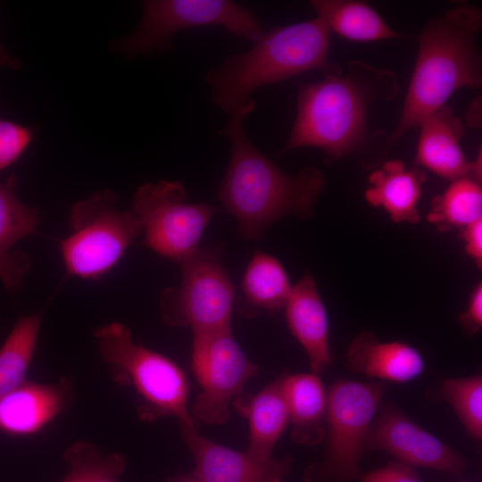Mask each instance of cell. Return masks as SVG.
Here are the masks:
<instances>
[{
	"label": "cell",
	"instance_id": "cell-20",
	"mask_svg": "<svg viewBox=\"0 0 482 482\" xmlns=\"http://www.w3.org/2000/svg\"><path fill=\"white\" fill-rule=\"evenodd\" d=\"M425 179L423 171L408 169L400 160H389L369 176L364 197L370 205L382 207L394 222L415 224L420 220L417 204Z\"/></svg>",
	"mask_w": 482,
	"mask_h": 482
},
{
	"label": "cell",
	"instance_id": "cell-5",
	"mask_svg": "<svg viewBox=\"0 0 482 482\" xmlns=\"http://www.w3.org/2000/svg\"><path fill=\"white\" fill-rule=\"evenodd\" d=\"M94 337L112 378L137 395L141 420L173 417L179 426L196 423L187 407V376L176 362L136 343L129 328L120 322L97 328Z\"/></svg>",
	"mask_w": 482,
	"mask_h": 482
},
{
	"label": "cell",
	"instance_id": "cell-15",
	"mask_svg": "<svg viewBox=\"0 0 482 482\" xmlns=\"http://www.w3.org/2000/svg\"><path fill=\"white\" fill-rule=\"evenodd\" d=\"M71 394L65 378L54 384L25 380L0 396V430L14 436L37 432L64 409Z\"/></svg>",
	"mask_w": 482,
	"mask_h": 482
},
{
	"label": "cell",
	"instance_id": "cell-3",
	"mask_svg": "<svg viewBox=\"0 0 482 482\" xmlns=\"http://www.w3.org/2000/svg\"><path fill=\"white\" fill-rule=\"evenodd\" d=\"M330 30L319 17L264 30L249 50L228 57L205 77L212 98L229 118L245 120L255 109L252 94L261 87L302 73L341 71L328 61Z\"/></svg>",
	"mask_w": 482,
	"mask_h": 482
},
{
	"label": "cell",
	"instance_id": "cell-19",
	"mask_svg": "<svg viewBox=\"0 0 482 482\" xmlns=\"http://www.w3.org/2000/svg\"><path fill=\"white\" fill-rule=\"evenodd\" d=\"M286 372L256 394L239 395L233 404L248 422V445L245 450L253 456L270 459L273 448L286 429L288 420L283 393Z\"/></svg>",
	"mask_w": 482,
	"mask_h": 482
},
{
	"label": "cell",
	"instance_id": "cell-33",
	"mask_svg": "<svg viewBox=\"0 0 482 482\" xmlns=\"http://www.w3.org/2000/svg\"><path fill=\"white\" fill-rule=\"evenodd\" d=\"M168 482H198L193 474L179 475L169 479Z\"/></svg>",
	"mask_w": 482,
	"mask_h": 482
},
{
	"label": "cell",
	"instance_id": "cell-7",
	"mask_svg": "<svg viewBox=\"0 0 482 482\" xmlns=\"http://www.w3.org/2000/svg\"><path fill=\"white\" fill-rule=\"evenodd\" d=\"M385 391L378 382L337 379L329 386L326 453L307 469L305 482H349L358 478L360 459Z\"/></svg>",
	"mask_w": 482,
	"mask_h": 482
},
{
	"label": "cell",
	"instance_id": "cell-27",
	"mask_svg": "<svg viewBox=\"0 0 482 482\" xmlns=\"http://www.w3.org/2000/svg\"><path fill=\"white\" fill-rule=\"evenodd\" d=\"M440 394L454 411L469 435L480 441L482 437V377L448 378Z\"/></svg>",
	"mask_w": 482,
	"mask_h": 482
},
{
	"label": "cell",
	"instance_id": "cell-1",
	"mask_svg": "<svg viewBox=\"0 0 482 482\" xmlns=\"http://www.w3.org/2000/svg\"><path fill=\"white\" fill-rule=\"evenodd\" d=\"M399 89L394 71L362 61L300 85L295 120L281 154L309 146L322 150L328 161L354 156L365 167L379 163L393 144L390 134L370 128L371 111Z\"/></svg>",
	"mask_w": 482,
	"mask_h": 482
},
{
	"label": "cell",
	"instance_id": "cell-30",
	"mask_svg": "<svg viewBox=\"0 0 482 482\" xmlns=\"http://www.w3.org/2000/svg\"><path fill=\"white\" fill-rule=\"evenodd\" d=\"M459 321L467 333H478L482 327V284L473 289L467 309L459 317Z\"/></svg>",
	"mask_w": 482,
	"mask_h": 482
},
{
	"label": "cell",
	"instance_id": "cell-10",
	"mask_svg": "<svg viewBox=\"0 0 482 482\" xmlns=\"http://www.w3.org/2000/svg\"><path fill=\"white\" fill-rule=\"evenodd\" d=\"M186 197L180 181L145 183L135 192L130 209L141 224L145 245L179 263L198 249L207 225L222 211L209 204L187 203Z\"/></svg>",
	"mask_w": 482,
	"mask_h": 482
},
{
	"label": "cell",
	"instance_id": "cell-29",
	"mask_svg": "<svg viewBox=\"0 0 482 482\" xmlns=\"http://www.w3.org/2000/svg\"><path fill=\"white\" fill-rule=\"evenodd\" d=\"M361 482H423L412 467L399 461L358 476Z\"/></svg>",
	"mask_w": 482,
	"mask_h": 482
},
{
	"label": "cell",
	"instance_id": "cell-23",
	"mask_svg": "<svg viewBox=\"0 0 482 482\" xmlns=\"http://www.w3.org/2000/svg\"><path fill=\"white\" fill-rule=\"evenodd\" d=\"M310 4L328 29L355 42L401 37L367 3L353 0H312Z\"/></svg>",
	"mask_w": 482,
	"mask_h": 482
},
{
	"label": "cell",
	"instance_id": "cell-4",
	"mask_svg": "<svg viewBox=\"0 0 482 482\" xmlns=\"http://www.w3.org/2000/svg\"><path fill=\"white\" fill-rule=\"evenodd\" d=\"M481 11L461 4L430 18L419 48L399 120L390 134L393 145L464 87H480L482 59L477 36Z\"/></svg>",
	"mask_w": 482,
	"mask_h": 482
},
{
	"label": "cell",
	"instance_id": "cell-24",
	"mask_svg": "<svg viewBox=\"0 0 482 482\" xmlns=\"http://www.w3.org/2000/svg\"><path fill=\"white\" fill-rule=\"evenodd\" d=\"M482 219L480 183L470 178L453 180L441 195L434 197L427 220L437 230L446 232L462 229Z\"/></svg>",
	"mask_w": 482,
	"mask_h": 482
},
{
	"label": "cell",
	"instance_id": "cell-31",
	"mask_svg": "<svg viewBox=\"0 0 482 482\" xmlns=\"http://www.w3.org/2000/svg\"><path fill=\"white\" fill-rule=\"evenodd\" d=\"M466 253L471 257L478 268L482 265V219L461 229Z\"/></svg>",
	"mask_w": 482,
	"mask_h": 482
},
{
	"label": "cell",
	"instance_id": "cell-9",
	"mask_svg": "<svg viewBox=\"0 0 482 482\" xmlns=\"http://www.w3.org/2000/svg\"><path fill=\"white\" fill-rule=\"evenodd\" d=\"M143 5L136 29L112 44L129 58L170 49L183 29L220 26L251 43L265 30L252 12L229 0H147Z\"/></svg>",
	"mask_w": 482,
	"mask_h": 482
},
{
	"label": "cell",
	"instance_id": "cell-28",
	"mask_svg": "<svg viewBox=\"0 0 482 482\" xmlns=\"http://www.w3.org/2000/svg\"><path fill=\"white\" fill-rule=\"evenodd\" d=\"M31 139L28 127L0 120V170L14 162Z\"/></svg>",
	"mask_w": 482,
	"mask_h": 482
},
{
	"label": "cell",
	"instance_id": "cell-32",
	"mask_svg": "<svg viewBox=\"0 0 482 482\" xmlns=\"http://www.w3.org/2000/svg\"><path fill=\"white\" fill-rule=\"evenodd\" d=\"M21 62L10 55L3 47L0 42V67H7L10 69H19Z\"/></svg>",
	"mask_w": 482,
	"mask_h": 482
},
{
	"label": "cell",
	"instance_id": "cell-8",
	"mask_svg": "<svg viewBox=\"0 0 482 482\" xmlns=\"http://www.w3.org/2000/svg\"><path fill=\"white\" fill-rule=\"evenodd\" d=\"M221 243L198 247L181 265L177 287L165 288L159 300L162 320L188 327L193 334L231 328L235 290L221 258Z\"/></svg>",
	"mask_w": 482,
	"mask_h": 482
},
{
	"label": "cell",
	"instance_id": "cell-26",
	"mask_svg": "<svg viewBox=\"0 0 482 482\" xmlns=\"http://www.w3.org/2000/svg\"><path fill=\"white\" fill-rule=\"evenodd\" d=\"M69 466L59 482H120L127 461L119 453H104L96 445L79 441L63 453Z\"/></svg>",
	"mask_w": 482,
	"mask_h": 482
},
{
	"label": "cell",
	"instance_id": "cell-2",
	"mask_svg": "<svg viewBox=\"0 0 482 482\" xmlns=\"http://www.w3.org/2000/svg\"><path fill=\"white\" fill-rule=\"evenodd\" d=\"M230 143V156L218 187V199L237 221V233L258 240L276 220L289 214L313 215L324 189V173L314 167L285 172L248 138L244 120L229 118L219 131Z\"/></svg>",
	"mask_w": 482,
	"mask_h": 482
},
{
	"label": "cell",
	"instance_id": "cell-14",
	"mask_svg": "<svg viewBox=\"0 0 482 482\" xmlns=\"http://www.w3.org/2000/svg\"><path fill=\"white\" fill-rule=\"evenodd\" d=\"M415 163L450 180L470 178L481 183V151L469 162L460 141L464 134L461 120L445 104L422 120Z\"/></svg>",
	"mask_w": 482,
	"mask_h": 482
},
{
	"label": "cell",
	"instance_id": "cell-18",
	"mask_svg": "<svg viewBox=\"0 0 482 482\" xmlns=\"http://www.w3.org/2000/svg\"><path fill=\"white\" fill-rule=\"evenodd\" d=\"M348 368L369 378L406 383L425 369L422 355L402 341L383 342L369 331L359 334L346 351Z\"/></svg>",
	"mask_w": 482,
	"mask_h": 482
},
{
	"label": "cell",
	"instance_id": "cell-34",
	"mask_svg": "<svg viewBox=\"0 0 482 482\" xmlns=\"http://www.w3.org/2000/svg\"><path fill=\"white\" fill-rule=\"evenodd\" d=\"M273 482H284V481H283V479H277V480H275Z\"/></svg>",
	"mask_w": 482,
	"mask_h": 482
},
{
	"label": "cell",
	"instance_id": "cell-13",
	"mask_svg": "<svg viewBox=\"0 0 482 482\" xmlns=\"http://www.w3.org/2000/svg\"><path fill=\"white\" fill-rule=\"evenodd\" d=\"M183 440L195 461L192 473L198 482H273L283 479L293 464L285 459H258L216 443L196 428V423L179 426Z\"/></svg>",
	"mask_w": 482,
	"mask_h": 482
},
{
	"label": "cell",
	"instance_id": "cell-11",
	"mask_svg": "<svg viewBox=\"0 0 482 482\" xmlns=\"http://www.w3.org/2000/svg\"><path fill=\"white\" fill-rule=\"evenodd\" d=\"M191 366L201 392L190 414L196 421L220 425L229 418V404L258 372L232 336L231 328L194 335Z\"/></svg>",
	"mask_w": 482,
	"mask_h": 482
},
{
	"label": "cell",
	"instance_id": "cell-12",
	"mask_svg": "<svg viewBox=\"0 0 482 482\" xmlns=\"http://www.w3.org/2000/svg\"><path fill=\"white\" fill-rule=\"evenodd\" d=\"M367 450L390 453L411 467L461 474L468 459L411 420L391 400L381 404L367 439Z\"/></svg>",
	"mask_w": 482,
	"mask_h": 482
},
{
	"label": "cell",
	"instance_id": "cell-22",
	"mask_svg": "<svg viewBox=\"0 0 482 482\" xmlns=\"http://www.w3.org/2000/svg\"><path fill=\"white\" fill-rule=\"evenodd\" d=\"M288 276L274 256L256 251L243 275L237 310L253 318L284 308L292 292Z\"/></svg>",
	"mask_w": 482,
	"mask_h": 482
},
{
	"label": "cell",
	"instance_id": "cell-6",
	"mask_svg": "<svg viewBox=\"0 0 482 482\" xmlns=\"http://www.w3.org/2000/svg\"><path fill=\"white\" fill-rule=\"evenodd\" d=\"M71 234L60 241L68 275L97 279L112 270L133 240L142 234L138 218L117 205L111 189L77 202L69 213Z\"/></svg>",
	"mask_w": 482,
	"mask_h": 482
},
{
	"label": "cell",
	"instance_id": "cell-16",
	"mask_svg": "<svg viewBox=\"0 0 482 482\" xmlns=\"http://www.w3.org/2000/svg\"><path fill=\"white\" fill-rule=\"evenodd\" d=\"M290 332L303 348L312 372L320 375L331 363L328 314L309 272L293 286L285 305Z\"/></svg>",
	"mask_w": 482,
	"mask_h": 482
},
{
	"label": "cell",
	"instance_id": "cell-21",
	"mask_svg": "<svg viewBox=\"0 0 482 482\" xmlns=\"http://www.w3.org/2000/svg\"><path fill=\"white\" fill-rule=\"evenodd\" d=\"M283 393L294 441L309 446L321 443L325 438L328 395L319 375L286 372Z\"/></svg>",
	"mask_w": 482,
	"mask_h": 482
},
{
	"label": "cell",
	"instance_id": "cell-17",
	"mask_svg": "<svg viewBox=\"0 0 482 482\" xmlns=\"http://www.w3.org/2000/svg\"><path fill=\"white\" fill-rule=\"evenodd\" d=\"M14 175L0 183V280L9 293L18 292L30 268L29 257L12 247L36 232L39 213L19 200Z\"/></svg>",
	"mask_w": 482,
	"mask_h": 482
},
{
	"label": "cell",
	"instance_id": "cell-25",
	"mask_svg": "<svg viewBox=\"0 0 482 482\" xmlns=\"http://www.w3.org/2000/svg\"><path fill=\"white\" fill-rule=\"evenodd\" d=\"M41 321V312L20 318L0 347V396L26 380Z\"/></svg>",
	"mask_w": 482,
	"mask_h": 482
}]
</instances>
